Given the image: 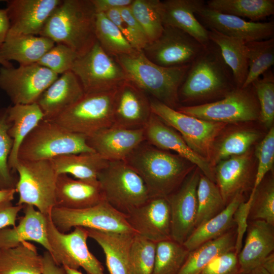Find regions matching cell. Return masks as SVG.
Returning a JSON list of instances; mask_svg holds the SVG:
<instances>
[{
  "mask_svg": "<svg viewBox=\"0 0 274 274\" xmlns=\"http://www.w3.org/2000/svg\"><path fill=\"white\" fill-rule=\"evenodd\" d=\"M261 265L266 270L271 274H274V254L273 253L269 254L266 257L263 262Z\"/></svg>",
  "mask_w": 274,
  "mask_h": 274,
  "instance_id": "obj_59",
  "label": "cell"
},
{
  "mask_svg": "<svg viewBox=\"0 0 274 274\" xmlns=\"http://www.w3.org/2000/svg\"><path fill=\"white\" fill-rule=\"evenodd\" d=\"M59 174L71 175L79 180L97 181L99 173L109 161L96 152H86L61 155L50 160Z\"/></svg>",
  "mask_w": 274,
  "mask_h": 274,
  "instance_id": "obj_34",
  "label": "cell"
},
{
  "mask_svg": "<svg viewBox=\"0 0 274 274\" xmlns=\"http://www.w3.org/2000/svg\"><path fill=\"white\" fill-rule=\"evenodd\" d=\"M249 217L251 220H261L274 225V184L268 183L260 192L256 189Z\"/></svg>",
  "mask_w": 274,
  "mask_h": 274,
  "instance_id": "obj_48",
  "label": "cell"
},
{
  "mask_svg": "<svg viewBox=\"0 0 274 274\" xmlns=\"http://www.w3.org/2000/svg\"><path fill=\"white\" fill-rule=\"evenodd\" d=\"M198 20L208 30L213 29L224 35L248 43L273 38L272 21H247L241 17L211 10L205 3L196 11Z\"/></svg>",
  "mask_w": 274,
  "mask_h": 274,
  "instance_id": "obj_17",
  "label": "cell"
},
{
  "mask_svg": "<svg viewBox=\"0 0 274 274\" xmlns=\"http://www.w3.org/2000/svg\"><path fill=\"white\" fill-rule=\"evenodd\" d=\"M86 152H95L87 144V136L43 119L21 144L18 158L23 161L51 160L61 155Z\"/></svg>",
  "mask_w": 274,
  "mask_h": 274,
  "instance_id": "obj_5",
  "label": "cell"
},
{
  "mask_svg": "<svg viewBox=\"0 0 274 274\" xmlns=\"http://www.w3.org/2000/svg\"><path fill=\"white\" fill-rule=\"evenodd\" d=\"M232 251L215 257L200 274H231L235 270L238 263L237 254Z\"/></svg>",
  "mask_w": 274,
  "mask_h": 274,
  "instance_id": "obj_52",
  "label": "cell"
},
{
  "mask_svg": "<svg viewBox=\"0 0 274 274\" xmlns=\"http://www.w3.org/2000/svg\"><path fill=\"white\" fill-rule=\"evenodd\" d=\"M236 234L227 232L189 252L177 274H200L215 257L234 249Z\"/></svg>",
  "mask_w": 274,
  "mask_h": 274,
  "instance_id": "obj_36",
  "label": "cell"
},
{
  "mask_svg": "<svg viewBox=\"0 0 274 274\" xmlns=\"http://www.w3.org/2000/svg\"><path fill=\"white\" fill-rule=\"evenodd\" d=\"M43 255L29 242L0 249V274H43Z\"/></svg>",
  "mask_w": 274,
  "mask_h": 274,
  "instance_id": "obj_32",
  "label": "cell"
},
{
  "mask_svg": "<svg viewBox=\"0 0 274 274\" xmlns=\"http://www.w3.org/2000/svg\"><path fill=\"white\" fill-rule=\"evenodd\" d=\"M16 193L15 188L0 189V203L12 201Z\"/></svg>",
  "mask_w": 274,
  "mask_h": 274,
  "instance_id": "obj_58",
  "label": "cell"
},
{
  "mask_svg": "<svg viewBox=\"0 0 274 274\" xmlns=\"http://www.w3.org/2000/svg\"><path fill=\"white\" fill-rule=\"evenodd\" d=\"M179 112L208 121L228 123L245 122L259 119V105L252 84L236 87L223 98L203 105L183 106Z\"/></svg>",
  "mask_w": 274,
  "mask_h": 274,
  "instance_id": "obj_9",
  "label": "cell"
},
{
  "mask_svg": "<svg viewBox=\"0 0 274 274\" xmlns=\"http://www.w3.org/2000/svg\"><path fill=\"white\" fill-rule=\"evenodd\" d=\"M0 64L2 65L3 66L10 67L13 66L12 64L9 62L5 60L0 55Z\"/></svg>",
  "mask_w": 274,
  "mask_h": 274,
  "instance_id": "obj_62",
  "label": "cell"
},
{
  "mask_svg": "<svg viewBox=\"0 0 274 274\" xmlns=\"http://www.w3.org/2000/svg\"><path fill=\"white\" fill-rule=\"evenodd\" d=\"M95 33L96 41L101 48L113 57L129 54L135 51L104 13L96 15Z\"/></svg>",
  "mask_w": 274,
  "mask_h": 274,
  "instance_id": "obj_38",
  "label": "cell"
},
{
  "mask_svg": "<svg viewBox=\"0 0 274 274\" xmlns=\"http://www.w3.org/2000/svg\"><path fill=\"white\" fill-rule=\"evenodd\" d=\"M43 274H65L64 267L57 265L47 251L43 255Z\"/></svg>",
  "mask_w": 274,
  "mask_h": 274,
  "instance_id": "obj_55",
  "label": "cell"
},
{
  "mask_svg": "<svg viewBox=\"0 0 274 274\" xmlns=\"http://www.w3.org/2000/svg\"><path fill=\"white\" fill-rule=\"evenodd\" d=\"M128 80L146 94L174 109L180 106L178 91L190 65L166 67L150 61L143 51L114 57Z\"/></svg>",
  "mask_w": 274,
  "mask_h": 274,
  "instance_id": "obj_4",
  "label": "cell"
},
{
  "mask_svg": "<svg viewBox=\"0 0 274 274\" xmlns=\"http://www.w3.org/2000/svg\"><path fill=\"white\" fill-rule=\"evenodd\" d=\"M156 247V243L134 235L129 255L131 274H153Z\"/></svg>",
  "mask_w": 274,
  "mask_h": 274,
  "instance_id": "obj_44",
  "label": "cell"
},
{
  "mask_svg": "<svg viewBox=\"0 0 274 274\" xmlns=\"http://www.w3.org/2000/svg\"><path fill=\"white\" fill-rule=\"evenodd\" d=\"M245 274H271L266 270L261 265H259Z\"/></svg>",
  "mask_w": 274,
  "mask_h": 274,
  "instance_id": "obj_60",
  "label": "cell"
},
{
  "mask_svg": "<svg viewBox=\"0 0 274 274\" xmlns=\"http://www.w3.org/2000/svg\"><path fill=\"white\" fill-rule=\"evenodd\" d=\"M189 252L172 239L157 243L153 274H177Z\"/></svg>",
  "mask_w": 274,
  "mask_h": 274,
  "instance_id": "obj_42",
  "label": "cell"
},
{
  "mask_svg": "<svg viewBox=\"0 0 274 274\" xmlns=\"http://www.w3.org/2000/svg\"><path fill=\"white\" fill-rule=\"evenodd\" d=\"M197 213L195 229L217 215L225 207L219 187L200 175L197 188Z\"/></svg>",
  "mask_w": 274,
  "mask_h": 274,
  "instance_id": "obj_40",
  "label": "cell"
},
{
  "mask_svg": "<svg viewBox=\"0 0 274 274\" xmlns=\"http://www.w3.org/2000/svg\"><path fill=\"white\" fill-rule=\"evenodd\" d=\"M55 43L41 36L21 35L8 38L3 44L0 55L6 60H15L20 65L37 63Z\"/></svg>",
  "mask_w": 274,
  "mask_h": 274,
  "instance_id": "obj_31",
  "label": "cell"
},
{
  "mask_svg": "<svg viewBox=\"0 0 274 274\" xmlns=\"http://www.w3.org/2000/svg\"><path fill=\"white\" fill-rule=\"evenodd\" d=\"M64 268L65 270V274H83L77 269H71L66 267H64Z\"/></svg>",
  "mask_w": 274,
  "mask_h": 274,
  "instance_id": "obj_61",
  "label": "cell"
},
{
  "mask_svg": "<svg viewBox=\"0 0 274 274\" xmlns=\"http://www.w3.org/2000/svg\"><path fill=\"white\" fill-rule=\"evenodd\" d=\"M136 234L158 243L171 239V216L166 197H150L125 215Z\"/></svg>",
  "mask_w": 274,
  "mask_h": 274,
  "instance_id": "obj_18",
  "label": "cell"
},
{
  "mask_svg": "<svg viewBox=\"0 0 274 274\" xmlns=\"http://www.w3.org/2000/svg\"><path fill=\"white\" fill-rule=\"evenodd\" d=\"M251 157L248 152L219 162L214 169L216 182L226 204L237 193H242L250 181Z\"/></svg>",
  "mask_w": 274,
  "mask_h": 274,
  "instance_id": "obj_28",
  "label": "cell"
},
{
  "mask_svg": "<svg viewBox=\"0 0 274 274\" xmlns=\"http://www.w3.org/2000/svg\"><path fill=\"white\" fill-rule=\"evenodd\" d=\"M10 28V22L6 9H0V50L5 42Z\"/></svg>",
  "mask_w": 274,
  "mask_h": 274,
  "instance_id": "obj_57",
  "label": "cell"
},
{
  "mask_svg": "<svg viewBox=\"0 0 274 274\" xmlns=\"http://www.w3.org/2000/svg\"><path fill=\"white\" fill-rule=\"evenodd\" d=\"M96 15L91 0H61L40 36L67 46L78 56L82 55L96 42Z\"/></svg>",
  "mask_w": 274,
  "mask_h": 274,
  "instance_id": "obj_3",
  "label": "cell"
},
{
  "mask_svg": "<svg viewBox=\"0 0 274 274\" xmlns=\"http://www.w3.org/2000/svg\"><path fill=\"white\" fill-rule=\"evenodd\" d=\"M16 172L19 177L15 186L19 193L16 204L31 205L45 215L55 207L58 174L50 160H18Z\"/></svg>",
  "mask_w": 274,
  "mask_h": 274,
  "instance_id": "obj_8",
  "label": "cell"
},
{
  "mask_svg": "<svg viewBox=\"0 0 274 274\" xmlns=\"http://www.w3.org/2000/svg\"><path fill=\"white\" fill-rule=\"evenodd\" d=\"M160 4L159 0H133L129 6L131 13L143 28L149 43L158 38L163 30Z\"/></svg>",
  "mask_w": 274,
  "mask_h": 274,
  "instance_id": "obj_43",
  "label": "cell"
},
{
  "mask_svg": "<svg viewBox=\"0 0 274 274\" xmlns=\"http://www.w3.org/2000/svg\"><path fill=\"white\" fill-rule=\"evenodd\" d=\"M10 123L8 133L12 139L13 147L8 159V165L12 173L18 162L19 148L27 135L44 119V115L36 102L30 104L14 105L7 108Z\"/></svg>",
  "mask_w": 274,
  "mask_h": 274,
  "instance_id": "obj_30",
  "label": "cell"
},
{
  "mask_svg": "<svg viewBox=\"0 0 274 274\" xmlns=\"http://www.w3.org/2000/svg\"><path fill=\"white\" fill-rule=\"evenodd\" d=\"M58 75L38 63L0 68V88L14 105L36 102Z\"/></svg>",
  "mask_w": 274,
  "mask_h": 274,
  "instance_id": "obj_14",
  "label": "cell"
},
{
  "mask_svg": "<svg viewBox=\"0 0 274 274\" xmlns=\"http://www.w3.org/2000/svg\"><path fill=\"white\" fill-rule=\"evenodd\" d=\"M125 161L142 178L150 197H167L196 167L179 155L157 148L146 141Z\"/></svg>",
  "mask_w": 274,
  "mask_h": 274,
  "instance_id": "obj_2",
  "label": "cell"
},
{
  "mask_svg": "<svg viewBox=\"0 0 274 274\" xmlns=\"http://www.w3.org/2000/svg\"><path fill=\"white\" fill-rule=\"evenodd\" d=\"M255 154L258 159L257 171L252 190H256L266 174L271 170L274 162V128L268 133L257 146Z\"/></svg>",
  "mask_w": 274,
  "mask_h": 274,
  "instance_id": "obj_49",
  "label": "cell"
},
{
  "mask_svg": "<svg viewBox=\"0 0 274 274\" xmlns=\"http://www.w3.org/2000/svg\"><path fill=\"white\" fill-rule=\"evenodd\" d=\"M96 14L129 6L133 0H91Z\"/></svg>",
  "mask_w": 274,
  "mask_h": 274,
  "instance_id": "obj_54",
  "label": "cell"
},
{
  "mask_svg": "<svg viewBox=\"0 0 274 274\" xmlns=\"http://www.w3.org/2000/svg\"><path fill=\"white\" fill-rule=\"evenodd\" d=\"M152 114L147 94L129 80L116 92L113 126L128 129L144 128Z\"/></svg>",
  "mask_w": 274,
  "mask_h": 274,
  "instance_id": "obj_21",
  "label": "cell"
},
{
  "mask_svg": "<svg viewBox=\"0 0 274 274\" xmlns=\"http://www.w3.org/2000/svg\"><path fill=\"white\" fill-rule=\"evenodd\" d=\"M144 141V128L111 126L87 136L88 146L108 161L126 160Z\"/></svg>",
  "mask_w": 274,
  "mask_h": 274,
  "instance_id": "obj_22",
  "label": "cell"
},
{
  "mask_svg": "<svg viewBox=\"0 0 274 274\" xmlns=\"http://www.w3.org/2000/svg\"><path fill=\"white\" fill-rule=\"evenodd\" d=\"M259 105V119L267 127H271L274 120V76L268 70L252 84Z\"/></svg>",
  "mask_w": 274,
  "mask_h": 274,
  "instance_id": "obj_45",
  "label": "cell"
},
{
  "mask_svg": "<svg viewBox=\"0 0 274 274\" xmlns=\"http://www.w3.org/2000/svg\"><path fill=\"white\" fill-rule=\"evenodd\" d=\"M199 170L197 167L193 169L180 186L166 197L170 211L172 239L181 244L195 229Z\"/></svg>",
  "mask_w": 274,
  "mask_h": 274,
  "instance_id": "obj_16",
  "label": "cell"
},
{
  "mask_svg": "<svg viewBox=\"0 0 274 274\" xmlns=\"http://www.w3.org/2000/svg\"><path fill=\"white\" fill-rule=\"evenodd\" d=\"M117 89L85 93L77 102L49 120L71 132L87 136L111 127L113 124L114 103Z\"/></svg>",
  "mask_w": 274,
  "mask_h": 274,
  "instance_id": "obj_7",
  "label": "cell"
},
{
  "mask_svg": "<svg viewBox=\"0 0 274 274\" xmlns=\"http://www.w3.org/2000/svg\"><path fill=\"white\" fill-rule=\"evenodd\" d=\"M84 94L77 77L70 71L58 77L43 92L36 103L44 115V119L52 120L77 102Z\"/></svg>",
  "mask_w": 274,
  "mask_h": 274,
  "instance_id": "obj_25",
  "label": "cell"
},
{
  "mask_svg": "<svg viewBox=\"0 0 274 274\" xmlns=\"http://www.w3.org/2000/svg\"><path fill=\"white\" fill-rule=\"evenodd\" d=\"M97 180L105 200L124 215L150 197L142 178L125 160L109 161Z\"/></svg>",
  "mask_w": 274,
  "mask_h": 274,
  "instance_id": "obj_6",
  "label": "cell"
},
{
  "mask_svg": "<svg viewBox=\"0 0 274 274\" xmlns=\"http://www.w3.org/2000/svg\"><path fill=\"white\" fill-rule=\"evenodd\" d=\"M158 38L149 43L143 52L153 63L166 67L190 65L206 46L178 28L163 26Z\"/></svg>",
  "mask_w": 274,
  "mask_h": 274,
  "instance_id": "obj_15",
  "label": "cell"
},
{
  "mask_svg": "<svg viewBox=\"0 0 274 274\" xmlns=\"http://www.w3.org/2000/svg\"><path fill=\"white\" fill-rule=\"evenodd\" d=\"M243 200V193L236 194L221 212L196 228L183 244L184 247L190 252L227 232L234 223V212Z\"/></svg>",
  "mask_w": 274,
  "mask_h": 274,
  "instance_id": "obj_33",
  "label": "cell"
},
{
  "mask_svg": "<svg viewBox=\"0 0 274 274\" xmlns=\"http://www.w3.org/2000/svg\"><path fill=\"white\" fill-rule=\"evenodd\" d=\"M259 137L258 132L251 129L230 133L214 147L210 160L211 165L213 167L222 160L245 153Z\"/></svg>",
  "mask_w": 274,
  "mask_h": 274,
  "instance_id": "obj_41",
  "label": "cell"
},
{
  "mask_svg": "<svg viewBox=\"0 0 274 274\" xmlns=\"http://www.w3.org/2000/svg\"><path fill=\"white\" fill-rule=\"evenodd\" d=\"M104 14L118 27L128 42L129 35L127 26L122 17L120 9H113Z\"/></svg>",
  "mask_w": 274,
  "mask_h": 274,
  "instance_id": "obj_56",
  "label": "cell"
},
{
  "mask_svg": "<svg viewBox=\"0 0 274 274\" xmlns=\"http://www.w3.org/2000/svg\"><path fill=\"white\" fill-rule=\"evenodd\" d=\"M236 87L218 46L210 41L190 64L178 91L179 100L183 106L203 105L223 98Z\"/></svg>",
  "mask_w": 274,
  "mask_h": 274,
  "instance_id": "obj_1",
  "label": "cell"
},
{
  "mask_svg": "<svg viewBox=\"0 0 274 274\" xmlns=\"http://www.w3.org/2000/svg\"><path fill=\"white\" fill-rule=\"evenodd\" d=\"M1 1H0V2H1Z\"/></svg>",
  "mask_w": 274,
  "mask_h": 274,
  "instance_id": "obj_63",
  "label": "cell"
},
{
  "mask_svg": "<svg viewBox=\"0 0 274 274\" xmlns=\"http://www.w3.org/2000/svg\"><path fill=\"white\" fill-rule=\"evenodd\" d=\"M9 127L7 108L0 112V189L15 188L17 183L8 165L13 144Z\"/></svg>",
  "mask_w": 274,
  "mask_h": 274,
  "instance_id": "obj_46",
  "label": "cell"
},
{
  "mask_svg": "<svg viewBox=\"0 0 274 274\" xmlns=\"http://www.w3.org/2000/svg\"><path fill=\"white\" fill-rule=\"evenodd\" d=\"M51 219L56 228L65 233L72 228L82 227L105 231L136 234L126 216L104 200L94 206L82 209L54 207Z\"/></svg>",
  "mask_w": 274,
  "mask_h": 274,
  "instance_id": "obj_13",
  "label": "cell"
},
{
  "mask_svg": "<svg viewBox=\"0 0 274 274\" xmlns=\"http://www.w3.org/2000/svg\"><path fill=\"white\" fill-rule=\"evenodd\" d=\"M105 200L97 181L73 179L67 174L58 175L55 190V207L69 209L91 207Z\"/></svg>",
  "mask_w": 274,
  "mask_h": 274,
  "instance_id": "obj_26",
  "label": "cell"
},
{
  "mask_svg": "<svg viewBox=\"0 0 274 274\" xmlns=\"http://www.w3.org/2000/svg\"><path fill=\"white\" fill-rule=\"evenodd\" d=\"M86 229L89 237L94 239L102 249L110 273L131 274L129 255L135 234Z\"/></svg>",
  "mask_w": 274,
  "mask_h": 274,
  "instance_id": "obj_29",
  "label": "cell"
},
{
  "mask_svg": "<svg viewBox=\"0 0 274 274\" xmlns=\"http://www.w3.org/2000/svg\"><path fill=\"white\" fill-rule=\"evenodd\" d=\"M77 53L66 45L55 44L37 63L58 74H63L71 71Z\"/></svg>",
  "mask_w": 274,
  "mask_h": 274,
  "instance_id": "obj_47",
  "label": "cell"
},
{
  "mask_svg": "<svg viewBox=\"0 0 274 274\" xmlns=\"http://www.w3.org/2000/svg\"><path fill=\"white\" fill-rule=\"evenodd\" d=\"M129 35L128 42L136 51H143L149 43L146 35L131 12L129 6L120 9Z\"/></svg>",
  "mask_w": 274,
  "mask_h": 274,
  "instance_id": "obj_51",
  "label": "cell"
},
{
  "mask_svg": "<svg viewBox=\"0 0 274 274\" xmlns=\"http://www.w3.org/2000/svg\"><path fill=\"white\" fill-rule=\"evenodd\" d=\"M24 205L13 206L11 201L0 203V229L16 225L19 212Z\"/></svg>",
  "mask_w": 274,
  "mask_h": 274,
  "instance_id": "obj_53",
  "label": "cell"
},
{
  "mask_svg": "<svg viewBox=\"0 0 274 274\" xmlns=\"http://www.w3.org/2000/svg\"><path fill=\"white\" fill-rule=\"evenodd\" d=\"M60 2L61 0L6 1L10 22L7 39L21 35L40 36L49 17Z\"/></svg>",
  "mask_w": 274,
  "mask_h": 274,
  "instance_id": "obj_19",
  "label": "cell"
},
{
  "mask_svg": "<svg viewBox=\"0 0 274 274\" xmlns=\"http://www.w3.org/2000/svg\"><path fill=\"white\" fill-rule=\"evenodd\" d=\"M210 41L216 44L227 65L231 69L238 88H241L247 77L248 61L246 43L243 41L209 29Z\"/></svg>",
  "mask_w": 274,
  "mask_h": 274,
  "instance_id": "obj_35",
  "label": "cell"
},
{
  "mask_svg": "<svg viewBox=\"0 0 274 274\" xmlns=\"http://www.w3.org/2000/svg\"><path fill=\"white\" fill-rule=\"evenodd\" d=\"M145 141L159 149L172 151L197 167L204 176L216 182L215 172L210 162L193 151L181 135L152 113L144 127Z\"/></svg>",
  "mask_w": 274,
  "mask_h": 274,
  "instance_id": "obj_20",
  "label": "cell"
},
{
  "mask_svg": "<svg viewBox=\"0 0 274 274\" xmlns=\"http://www.w3.org/2000/svg\"><path fill=\"white\" fill-rule=\"evenodd\" d=\"M248 73L242 87H247L269 70L274 63V38L246 43Z\"/></svg>",
  "mask_w": 274,
  "mask_h": 274,
  "instance_id": "obj_39",
  "label": "cell"
},
{
  "mask_svg": "<svg viewBox=\"0 0 274 274\" xmlns=\"http://www.w3.org/2000/svg\"><path fill=\"white\" fill-rule=\"evenodd\" d=\"M256 190H252L248 200L242 201L233 214V222L236 226L234 251L237 255L240 252L243 245L244 237L247 229L248 220Z\"/></svg>",
  "mask_w": 274,
  "mask_h": 274,
  "instance_id": "obj_50",
  "label": "cell"
},
{
  "mask_svg": "<svg viewBox=\"0 0 274 274\" xmlns=\"http://www.w3.org/2000/svg\"><path fill=\"white\" fill-rule=\"evenodd\" d=\"M205 5L219 13L248 18L253 22L274 14L273 0H209Z\"/></svg>",
  "mask_w": 274,
  "mask_h": 274,
  "instance_id": "obj_37",
  "label": "cell"
},
{
  "mask_svg": "<svg viewBox=\"0 0 274 274\" xmlns=\"http://www.w3.org/2000/svg\"><path fill=\"white\" fill-rule=\"evenodd\" d=\"M205 3L202 0L160 1V13L163 26L178 28L206 46L210 42L209 30L197 19L196 10Z\"/></svg>",
  "mask_w": 274,
  "mask_h": 274,
  "instance_id": "obj_23",
  "label": "cell"
},
{
  "mask_svg": "<svg viewBox=\"0 0 274 274\" xmlns=\"http://www.w3.org/2000/svg\"><path fill=\"white\" fill-rule=\"evenodd\" d=\"M71 71L85 94L113 90L128 80L115 58L107 54L97 41L86 53L77 57Z\"/></svg>",
  "mask_w": 274,
  "mask_h": 274,
  "instance_id": "obj_11",
  "label": "cell"
},
{
  "mask_svg": "<svg viewBox=\"0 0 274 274\" xmlns=\"http://www.w3.org/2000/svg\"><path fill=\"white\" fill-rule=\"evenodd\" d=\"M150 106L152 113L175 129L193 151L210 162L215 139L227 124L188 115L154 98L150 99Z\"/></svg>",
  "mask_w": 274,
  "mask_h": 274,
  "instance_id": "obj_10",
  "label": "cell"
},
{
  "mask_svg": "<svg viewBox=\"0 0 274 274\" xmlns=\"http://www.w3.org/2000/svg\"><path fill=\"white\" fill-rule=\"evenodd\" d=\"M47 233L51 256L59 266L77 269L82 267L87 274H105L101 263L90 252L87 245L86 228L75 227L70 233L60 232L47 215Z\"/></svg>",
  "mask_w": 274,
  "mask_h": 274,
  "instance_id": "obj_12",
  "label": "cell"
},
{
  "mask_svg": "<svg viewBox=\"0 0 274 274\" xmlns=\"http://www.w3.org/2000/svg\"><path fill=\"white\" fill-rule=\"evenodd\" d=\"M244 245L237 255L240 270L248 272L260 265L274 250L273 226L261 220L248 223Z\"/></svg>",
  "mask_w": 274,
  "mask_h": 274,
  "instance_id": "obj_27",
  "label": "cell"
},
{
  "mask_svg": "<svg viewBox=\"0 0 274 274\" xmlns=\"http://www.w3.org/2000/svg\"><path fill=\"white\" fill-rule=\"evenodd\" d=\"M24 215L17 225L0 229V249L15 247L25 241H32L43 246L50 254L52 249L47 233V215L31 205L24 204Z\"/></svg>",
  "mask_w": 274,
  "mask_h": 274,
  "instance_id": "obj_24",
  "label": "cell"
}]
</instances>
